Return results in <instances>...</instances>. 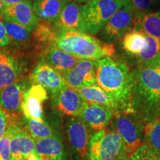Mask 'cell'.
<instances>
[{"label":"cell","instance_id":"1","mask_svg":"<svg viewBox=\"0 0 160 160\" xmlns=\"http://www.w3.org/2000/svg\"><path fill=\"white\" fill-rule=\"evenodd\" d=\"M96 82L108 96L114 109L131 103L133 72L124 62L111 57L96 62Z\"/></svg>","mask_w":160,"mask_h":160},{"label":"cell","instance_id":"19","mask_svg":"<svg viewBox=\"0 0 160 160\" xmlns=\"http://www.w3.org/2000/svg\"><path fill=\"white\" fill-rule=\"evenodd\" d=\"M34 151L39 160L64 159L62 143L56 136L35 141Z\"/></svg>","mask_w":160,"mask_h":160},{"label":"cell","instance_id":"21","mask_svg":"<svg viewBox=\"0 0 160 160\" xmlns=\"http://www.w3.org/2000/svg\"><path fill=\"white\" fill-rule=\"evenodd\" d=\"M59 35V32L53 22L43 20H39L37 27L32 32V37L37 45L45 46L47 51L55 47Z\"/></svg>","mask_w":160,"mask_h":160},{"label":"cell","instance_id":"20","mask_svg":"<svg viewBox=\"0 0 160 160\" xmlns=\"http://www.w3.org/2000/svg\"><path fill=\"white\" fill-rule=\"evenodd\" d=\"M45 60L46 64L63 74L73 68L82 59L70 55L55 46L45 52Z\"/></svg>","mask_w":160,"mask_h":160},{"label":"cell","instance_id":"2","mask_svg":"<svg viewBox=\"0 0 160 160\" xmlns=\"http://www.w3.org/2000/svg\"><path fill=\"white\" fill-rule=\"evenodd\" d=\"M133 72L132 102H137L144 120L160 117V67L140 65Z\"/></svg>","mask_w":160,"mask_h":160},{"label":"cell","instance_id":"4","mask_svg":"<svg viewBox=\"0 0 160 160\" xmlns=\"http://www.w3.org/2000/svg\"><path fill=\"white\" fill-rule=\"evenodd\" d=\"M122 0H95L82 7V32L95 35L122 7Z\"/></svg>","mask_w":160,"mask_h":160},{"label":"cell","instance_id":"18","mask_svg":"<svg viewBox=\"0 0 160 160\" xmlns=\"http://www.w3.org/2000/svg\"><path fill=\"white\" fill-rule=\"evenodd\" d=\"M22 68L18 60L5 51H0V89L17 82Z\"/></svg>","mask_w":160,"mask_h":160},{"label":"cell","instance_id":"23","mask_svg":"<svg viewBox=\"0 0 160 160\" xmlns=\"http://www.w3.org/2000/svg\"><path fill=\"white\" fill-rule=\"evenodd\" d=\"M32 6L39 20L54 22L59 18L64 5L59 0H34Z\"/></svg>","mask_w":160,"mask_h":160},{"label":"cell","instance_id":"15","mask_svg":"<svg viewBox=\"0 0 160 160\" xmlns=\"http://www.w3.org/2000/svg\"><path fill=\"white\" fill-rule=\"evenodd\" d=\"M67 135L70 145L79 154L84 158L88 151L89 134L86 124L80 117H73L67 125Z\"/></svg>","mask_w":160,"mask_h":160},{"label":"cell","instance_id":"8","mask_svg":"<svg viewBox=\"0 0 160 160\" xmlns=\"http://www.w3.org/2000/svg\"><path fill=\"white\" fill-rule=\"evenodd\" d=\"M134 15L128 8L122 6L111 17L101 29L100 37L104 42L112 44L124 37L133 25Z\"/></svg>","mask_w":160,"mask_h":160},{"label":"cell","instance_id":"31","mask_svg":"<svg viewBox=\"0 0 160 160\" xmlns=\"http://www.w3.org/2000/svg\"><path fill=\"white\" fill-rule=\"evenodd\" d=\"M10 139L11 132L7 128L5 135L0 139V160H12Z\"/></svg>","mask_w":160,"mask_h":160},{"label":"cell","instance_id":"14","mask_svg":"<svg viewBox=\"0 0 160 160\" xmlns=\"http://www.w3.org/2000/svg\"><path fill=\"white\" fill-rule=\"evenodd\" d=\"M2 17L31 30H33L37 27L39 20L33 11L31 0H26L15 5L5 6Z\"/></svg>","mask_w":160,"mask_h":160},{"label":"cell","instance_id":"7","mask_svg":"<svg viewBox=\"0 0 160 160\" xmlns=\"http://www.w3.org/2000/svg\"><path fill=\"white\" fill-rule=\"evenodd\" d=\"M8 128L11 132V152L12 160H26L35 154V140L27 130L17 123L18 118H8Z\"/></svg>","mask_w":160,"mask_h":160},{"label":"cell","instance_id":"30","mask_svg":"<svg viewBox=\"0 0 160 160\" xmlns=\"http://www.w3.org/2000/svg\"><path fill=\"white\" fill-rule=\"evenodd\" d=\"M26 130L35 141L53 136V129L44 121L28 119Z\"/></svg>","mask_w":160,"mask_h":160},{"label":"cell","instance_id":"3","mask_svg":"<svg viewBox=\"0 0 160 160\" xmlns=\"http://www.w3.org/2000/svg\"><path fill=\"white\" fill-rule=\"evenodd\" d=\"M56 47L77 59L94 62L115 53L112 44L102 42L88 33L77 31L61 32Z\"/></svg>","mask_w":160,"mask_h":160},{"label":"cell","instance_id":"33","mask_svg":"<svg viewBox=\"0 0 160 160\" xmlns=\"http://www.w3.org/2000/svg\"><path fill=\"white\" fill-rule=\"evenodd\" d=\"M8 126V119L7 115L2 110H0V139L5 135Z\"/></svg>","mask_w":160,"mask_h":160},{"label":"cell","instance_id":"10","mask_svg":"<svg viewBox=\"0 0 160 160\" xmlns=\"http://www.w3.org/2000/svg\"><path fill=\"white\" fill-rule=\"evenodd\" d=\"M48 99L47 91L38 84H33L25 92L21 111L27 119L44 121L43 103Z\"/></svg>","mask_w":160,"mask_h":160},{"label":"cell","instance_id":"12","mask_svg":"<svg viewBox=\"0 0 160 160\" xmlns=\"http://www.w3.org/2000/svg\"><path fill=\"white\" fill-rule=\"evenodd\" d=\"M53 106L63 113L77 117L79 116L85 103L77 90L66 85L64 88L53 94Z\"/></svg>","mask_w":160,"mask_h":160},{"label":"cell","instance_id":"37","mask_svg":"<svg viewBox=\"0 0 160 160\" xmlns=\"http://www.w3.org/2000/svg\"><path fill=\"white\" fill-rule=\"evenodd\" d=\"M5 6L4 5V4L2 3V2L0 0V17H2L3 15V11H4V8H5Z\"/></svg>","mask_w":160,"mask_h":160},{"label":"cell","instance_id":"38","mask_svg":"<svg viewBox=\"0 0 160 160\" xmlns=\"http://www.w3.org/2000/svg\"><path fill=\"white\" fill-rule=\"evenodd\" d=\"M59 1L61 3H62L64 5H65V4L70 2H71L72 0H59Z\"/></svg>","mask_w":160,"mask_h":160},{"label":"cell","instance_id":"39","mask_svg":"<svg viewBox=\"0 0 160 160\" xmlns=\"http://www.w3.org/2000/svg\"><path fill=\"white\" fill-rule=\"evenodd\" d=\"M38 160H39V159H38Z\"/></svg>","mask_w":160,"mask_h":160},{"label":"cell","instance_id":"13","mask_svg":"<svg viewBox=\"0 0 160 160\" xmlns=\"http://www.w3.org/2000/svg\"><path fill=\"white\" fill-rule=\"evenodd\" d=\"M21 83L15 82L0 89V110L8 117H18L21 111V105L25 94Z\"/></svg>","mask_w":160,"mask_h":160},{"label":"cell","instance_id":"11","mask_svg":"<svg viewBox=\"0 0 160 160\" xmlns=\"http://www.w3.org/2000/svg\"><path fill=\"white\" fill-rule=\"evenodd\" d=\"M114 115V109L105 105L85 102L80 112L79 117L96 131L105 129Z\"/></svg>","mask_w":160,"mask_h":160},{"label":"cell","instance_id":"32","mask_svg":"<svg viewBox=\"0 0 160 160\" xmlns=\"http://www.w3.org/2000/svg\"><path fill=\"white\" fill-rule=\"evenodd\" d=\"M124 160H159L146 148L145 145L140 148L134 154L130 156L128 159Z\"/></svg>","mask_w":160,"mask_h":160},{"label":"cell","instance_id":"29","mask_svg":"<svg viewBox=\"0 0 160 160\" xmlns=\"http://www.w3.org/2000/svg\"><path fill=\"white\" fill-rule=\"evenodd\" d=\"M123 6L128 8L134 17L154 11L160 5V0H122Z\"/></svg>","mask_w":160,"mask_h":160},{"label":"cell","instance_id":"25","mask_svg":"<svg viewBox=\"0 0 160 160\" xmlns=\"http://www.w3.org/2000/svg\"><path fill=\"white\" fill-rule=\"evenodd\" d=\"M147 45L146 34L141 30H130L124 36L122 48L129 55L137 57Z\"/></svg>","mask_w":160,"mask_h":160},{"label":"cell","instance_id":"24","mask_svg":"<svg viewBox=\"0 0 160 160\" xmlns=\"http://www.w3.org/2000/svg\"><path fill=\"white\" fill-rule=\"evenodd\" d=\"M144 141L148 151L160 160V117L145 125Z\"/></svg>","mask_w":160,"mask_h":160},{"label":"cell","instance_id":"26","mask_svg":"<svg viewBox=\"0 0 160 160\" xmlns=\"http://www.w3.org/2000/svg\"><path fill=\"white\" fill-rule=\"evenodd\" d=\"M76 90L85 102L105 105L114 109L108 96L97 85L84 86Z\"/></svg>","mask_w":160,"mask_h":160},{"label":"cell","instance_id":"22","mask_svg":"<svg viewBox=\"0 0 160 160\" xmlns=\"http://www.w3.org/2000/svg\"><path fill=\"white\" fill-rule=\"evenodd\" d=\"M135 29L141 30L145 34L157 39L160 42V11L134 17Z\"/></svg>","mask_w":160,"mask_h":160},{"label":"cell","instance_id":"34","mask_svg":"<svg viewBox=\"0 0 160 160\" xmlns=\"http://www.w3.org/2000/svg\"><path fill=\"white\" fill-rule=\"evenodd\" d=\"M10 42V40L8 37L6 30L4 25V23L2 19H0V48L5 47L6 45H8Z\"/></svg>","mask_w":160,"mask_h":160},{"label":"cell","instance_id":"28","mask_svg":"<svg viewBox=\"0 0 160 160\" xmlns=\"http://www.w3.org/2000/svg\"><path fill=\"white\" fill-rule=\"evenodd\" d=\"M4 25H5L6 33L10 40V42L13 43H25L27 42L32 36L33 30L20 25L19 24L13 22L8 20L3 17H1Z\"/></svg>","mask_w":160,"mask_h":160},{"label":"cell","instance_id":"36","mask_svg":"<svg viewBox=\"0 0 160 160\" xmlns=\"http://www.w3.org/2000/svg\"><path fill=\"white\" fill-rule=\"evenodd\" d=\"M73 1L78 4H80V5H84V4L91 2L95 1V0H73Z\"/></svg>","mask_w":160,"mask_h":160},{"label":"cell","instance_id":"17","mask_svg":"<svg viewBox=\"0 0 160 160\" xmlns=\"http://www.w3.org/2000/svg\"><path fill=\"white\" fill-rule=\"evenodd\" d=\"M82 7L75 2L71 1L63 6L59 18L53 25L59 33L63 31H82Z\"/></svg>","mask_w":160,"mask_h":160},{"label":"cell","instance_id":"35","mask_svg":"<svg viewBox=\"0 0 160 160\" xmlns=\"http://www.w3.org/2000/svg\"><path fill=\"white\" fill-rule=\"evenodd\" d=\"M2 2L5 6H9L12 5H15V4L22 2L23 1H26V0H1Z\"/></svg>","mask_w":160,"mask_h":160},{"label":"cell","instance_id":"6","mask_svg":"<svg viewBox=\"0 0 160 160\" xmlns=\"http://www.w3.org/2000/svg\"><path fill=\"white\" fill-rule=\"evenodd\" d=\"M124 148L121 137L114 131L105 128L97 131L89 140L91 160H116Z\"/></svg>","mask_w":160,"mask_h":160},{"label":"cell","instance_id":"16","mask_svg":"<svg viewBox=\"0 0 160 160\" xmlns=\"http://www.w3.org/2000/svg\"><path fill=\"white\" fill-rule=\"evenodd\" d=\"M35 84L41 85L45 90H49L52 94L65 87L66 84L61 73L46 63H39L32 74Z\"/></svg>","mask_w":160,"mask_h":160},{"label":"cell","instance_id":"9","mask_svg":"<svg viewBox=\"0 0 160 160\" xmlns=\"http://www.w3.org/2000/svg\"><path fill=\"white\" fill-rule=\"evenodd\" d=\"M62 76L66 85L75 90L84 86L97 85L96 62L82 59L73 68Z\"/></svg>","mask_w":160,"mask_h":160},{"label":"cell","instance_id":"27","mask_svg":"<svg viewBox=\"0 0 160 160\" xmlns=\"http://www.w3.org/2000/svg\"><path fill=\"white\" fill-rule=\"evenodd\" d=\"M147 45L137 58L141 65L160 67V42L146 34Z\"/></svg>","mask_w":160,"mask_h":160},{"label":"cell","instance_id":"5","mask_svg":"<svg viewBox=\"0 0 160 160\" xmlns=\"http://www.w3.org/2000/svg\"><path fill=\"white\" fill-rule=\"evenodd\" d=\"M144 119L132 111L118 113L114 119V131L122 140L124 148L130 156L134 154L145 145Z\"/></svg>","mask_w":160,"mask_h":160}]
</instances>
